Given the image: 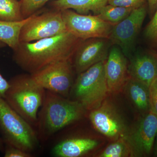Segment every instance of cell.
<instances>
[{
  "mask_svg": "<svg viewBox=\"0 0 157 157\" xmlns=\"http://www.w3.org/2000/svg\"><path fill=\"white\" fill-rule=\"evenodd\" d=\"M82 40L67 32L29 42H20L13 50L16 64L29 74L56 62L73 59Z\"/></svg>",
  "mask_w": 157,
  "mask_h": 157,
  "instance_id": "cell-1",
  "label": "cell"
},
{
  "mask_svg": "<svg viewBox=\"0 0 157 157\" xmlns=\"http://www.w3.org/2000/svg\"><path fill=\"white\" fill-rule=\"evenodd\" d=\"M86 109L81 103L47 90L38 117L39 137L48 138L83 117Z\"/></svg>",
  "mask_w": 157,
  "mask_h": 157,
  "instance_id": "cell-2",
  "label": "cell"
},
{
  "mask_svg": "<svg viewBox=\"0 0 157 157\" xmlns=\"http://www.w3.org/2000/svg\"><path fill=\"white\" fill-rule=\"evenodd\" d=\"M9 82L4 99L31 125L37 126L38 111L44 102L45 90L28 73L16 75Z\"/></svg>",
  "mask_w": 157,
  "mask_h": 157,
  "instance_id": "cell-3",
  "label": "cell"
},
{
  "mask_svg": "<svg viewBox=\"0 0 157 157\" xmlns=\"http://www.w3.org/2000/svg\"><path fill=\"white\" fill-rule=\"evenodd\" d=\"M102 61L78 74L70 92L73 100L82 104L86 110L100 107L109 93Z\"/></svg>",
  "mask_w": 157,
  "mask_h": 157,
  "instance_id": "cell-4",
  "label": "cell"
},
{
  "mask_svg": "<svg viewBox=\"0 0 157 157\" xmlns=\"http://www.w3.org/2000/svg\"><path fill=\"white\" fill-rule=\"evenodd\" d=\"M0 131L6 144L31 153L38 145V135L29 123L0 98Z\"/></svg>",
  "mask_w": 157,
  "mask_h": 157,
  "instance_id": "cell-5",
  "label": "cell"
},
{
  "mask_svg": "<svg viewBox=\"0 0 157 157\" xmlns=\"http://www.w3.org/2000/svg\"><path fill=\"white\" fill-rule=\"evenodd\" d=\"M39 11L29 17L23 26L20 34V42H34L67 31L62 11L51 9L40 14Z\"/></svg>",
  "mask_w": 157,
  "mask_h": 157,
  "instance_id": "cell-6",
  "label": "cell"
},
{
  "mask_svg": "<svg viewBox=\"0 0 157 157\" xmlns=\"http://www.w3.org/2000/svg\"><path fill=\"white\" fill-rule=\"evenodd\" d=\"M73 70L70 59L54 63L31 75L44 89L67 98L74 82Z\"/></svg>",
  "mask_w": 157,
  "mask_h": 157,
  "instance_id": "cell-7",
  "label": "cell"
},
{
  "mask_svg": "<svg viewBox=\"0 0 157 157\" xmlns=\"http://www.w3.org/2000/svg\"><path fill=\"white\" fill-rule=\"evenodd\" d=\"M67 31L81 40L109 39L113 26L97 15L78 14L72 9L62 11Z\"/></svg>",
  "mask_w": 157,
  "mask_h": 157,
  "instance_id": "cell-8",
  "label": "cell"
},
{
  "mask_svg": "<svg viewBox=\"0 0 157 157\" xmlns=\"http://www.w3.org/2000/svg\"><path fill=\"white\" fill-rule=\"evenodd\" d=\"M146 13L144 4L133 9L128 17L113 27L108 39L111 44L118 46L125 56L132 51Z\"/></svg>",
  "mask_w": 157,
  "mask_h": 157,
  "instance_id": "cell-9",
  "label": "cell"
},
{
  "mask_svg": "<svg viewBox=\"0 0 157 157\" xmlns=\"http://www.w3.org/2000/svg\"><path fill=\"white\" fill-rule=\"evenodd\" d=\"M90 111V121L98 132L115 140L127 137L125 125L112 104L104 101L100 107Z\"/></svg>",
  "mask_w": 157,
  "mask_h": 157,
  "instance_id": "cell-10",
  "label": "cell"
},
{
  "mask_svg": "<svg viewBox=\"0 0 157 157\" xmlns=\"http://www.w3.org/2000/svg\"><path fill=\"white\" fill-rule=\"evenodd\" d=\"M109 39L91 38L82 40L73 55V67L77 75L96 63L106 60L110 45Z\"/></svg>",
  "mask_w": 157,
  "mask_h": 157,
  "instance_id": "cell-11",
  "label": "cell"
},
{
  "mask_svg": "<svg viewBox=\"0 0 157 157\" xmlns=\"http://www.w3.org/2000/svg\"><path fill=\"white\" fill-rule=\"evenodd\" d=\"M157 134V115L150 109L140 120L133 134L127 138L134 155L150 153Z\"/></svg>",
  "mask_w": 157,
  "mask_h": 157,
  "instance_id": "cell-12",
  "label": "cell"
},
{
  "mask_svg": "<svg viewBox=\"0 0 157 157\" xmlns=\"http://www.w3.org/2000/svg\"><path fill=\"white\" fill-rule=\"evenodd\" d=\"M104 68L109 93L118 92L130 77L125 56L120 48L114 46L110 49Z\"/></svg>",
  "mask_w": 157,
  "mask_h": 157,
  "instance_id": "cell-13",
  "label": "cell"
},
{
  "mask_svg": "<svg viewBox=\"0 0 157 157\" xmlns=\"http://www.w3.org/2000/svg\"><path fill=\"white\" fill-rule=\"evenodd\" d=\"M98 144V141L92 138L73 137L59 142L52 152L55 157H80L95 148Z\"/></svg>",
  "mask_w": 157,
  "mask_h": 157,
  "instance_id": "cell-14",
  "label": "cell"
},
{
  "mask_svg": "<svg viewBox=\"0 0 157 157\" xmlns=\"http://www.w3.org/2000/svg\"><path fill=\"white\" fill-rule=\"evenodd\" d=\"M128 70L130 77L149 87L157 77V62L148 56H138L132 59Z\"/></svg>",
  "mask_w": 157,
  "mask_h": 157,
  "instance_id": "cell-15",
  "label": "cell"
},
{
  "mask_svg": "<svg viewBox=\"0 0 157 157\" xmlns=\"http://www.w3.org/2000/svg\"><path fill=\"white\" fill-rule=\"evenodd\" d=\"M109 0H54L49 3L51 9L59 11L72 9L82 14L92 11L98 15L102 8L108 4Z\"/></svg>",
  "mask_w": 157,
  "mask_h": 157,
  "instance_id": "cell-16",
  "label": "cell"
},
{
  "mask_svg": "<svg viewBox=\"0 0 157 157\" xmlns=\"http://www.w3.org/2000/svg\"><path fill=\"white\" fill-rule=\"evenodd\" d=\"M128 96L139 110L143 112L150 109L149 87L140 82L129 77L124 87Z\"/></svg>",
  "mask_w": 157,
  "mask_h": 157,
  "instance_id": "cell-17",
  "label": "cell"
},
{
  "mask_svg": "<svg viewBox=\"0 0 157 157\" xmlns=\"http://www.w3.org/2000/svg\"><path fill=\"white\" fill-rule=\"evenodd\" d=\"M28 17L18 21H0V41L12 50L16 49L20 43L21 30Z\"/></svg>",
  "mask_w": 157,
  "mask_h": 157,
  "instance_id": "cell-18",
  "label": "cell"
},
{
  "mask_svg": "<svg viewBox=\"0 0 157 157\" xmlns=\"http://www.w3.org/2000/svg\"><path fill=\"white\" fill-rule=\"evenodd\" d=\"M133 9L107 4L102 8L97 15L106 22L114 26L128 17Z\"/></svg>",
  "mask_w": 157,
  "mask_h": 157,
  "instance_id": "cell-19",
  "label": "cell"
},
{
  "mask_svg": "<svg viewBox=\"0 0 157 157\" xmlns=\"http://www.w3.org/2000/svg\"><path fill=\"white\" fill-rule=\"evenodd\" d=\"M134 155L127 137L121 138L109 144L99 155L100 157H125Z\"/></svg>",
  "mask_w": 157,
  "mask_h": 157,
  "instance_id": "cell-20",
  "label": "cell"
},
{
  "mask_svg": "<svg viewBox=\"0 0 157 157\" xmlns=\"http://www.w3.org/2000/svg\"><path fill=\"white\" fill-rule=\"evenodd\" d=\"M25 19L18 0H0V21H18Z\"/></svg>",
  "mask_w": 157,
  "mask_h": 157,
  "instance_id": "cell-21",
  "label": "cell"
},
{
  "mask_svg": "<svg viewBox=\"0 0 157 157\" xmlns=\"http://www.w3.org/2000/svg\"><path fill=\"white\" fill-rule=\"evenodd\" d=\"M50 0H19L21 12L23 19L40 11Z\"/></svg>",
  "mask_w": 157,
  "mask_h": 157,
  "instance_id": "cell-22",
  "label": "cell"
},
{
  "mask_svg": "<svg viewBox=\"0 0 157 157\" xmlns=\"http://www.w3.org/2000/svg\"><path fill=\"white\" fill-rule=\"evenodd\" d=\"M154 15L144 31L145 36L150 41L157 45V5Z\"/></svg>",
  "mask_w": 157,
  "mask_h": 157,
  "instance_id": "cell-23",
  "label": "cell"
},
{
  "mask_svg": "<svg viewBox=\"0 0 157 157\" xmlns=\"http://www.w3.org/2000/svg\"><path fill=\"white\" fill-rule=\"evenodd\" d=\"M145 2V0H109L108 4L135 9L143 5Z\"/></svg>",
  "mask_w": 157,
  "mask_h": 157,
  "instance_id": "cell-24",
  "label": "cell"
},
{
  "mask_svg": "<svg viewBox=\"0 0 157 157\" xmlns=\"http://www.w3.org/2000/svg\"><path fill=\"white\" fill-rule=\"evenodd\" d=\"M150 110L157 115V77L149 86Z\"/></svg>",
  "mask_w": 157,
  "mask_h": 157,
  "instance_id": "cell-25",
  "label": "cell"
},
{
  "mask_svg": "<svg viewBox=\"0 0 157 157\" xmlns=\"http://www.w3.org/2000/svg\"><path fill=\"white\" fill-rule=\"evenodd\" d=\"M32 155L19 148L6 144L4 150V157H30Z\"/></svg>",
  "mask_w": 157,
  "mask_h": 157,
  "instance_id": "cell-26",
  "label": "cell"
},
{
  "mask_svg": "<svg viewBox=\"0 0 157 157\" xmlns=\"http://www.w3.org/2000/svg\"><path fill=\"white\" fill-rule=\"evenodd\" d=\"M9 87V81L3 77L0 72V98H5L6 93Z\"/></svg>",
  "mask_w": 157,
  "mask_h": 157,
  "instance_id": "cell-27",
  "label": "cell"
},
{
  "mask_svg": "<svg viewBox=\"0 0 157 157\" xmlns=\"http://www.w3.org/2000/svg\"><path fill=\"white\" fill-rule=\"evenodd\" d=\"M148 3L149 8L151 12L155 10L157 5V0H145Z\"/></svg>",
  "mask_w": 157,
  "mask_h": 157,
  "instance_id": "cell-28",
  "label": "cell"
},
{
  "mask_svg": "<svg viewBox=\"0 0 157 157\" xmlns=\"http://www.w3.org/2000/svg\"><path fill=\"white\" fill-rule=\"evenodd\" d=\"M5 150V147H4V144L2 139L0 138V151H4Z\"/></svg>",
  "mask_w": 157,
  "mask_h": 157,
  "instance_id": "cell-29",
  "label": "cell"
},
{
  "mask_svg": "<svg viewBox=\"0 0 157 157\" xmlns=\"http://www.w3.org/2000/svg\"><path fill=\"white\" fill-rule=\"evenodd\" d=\"M6 46H7V45L6 44L0 41V48H4V47H6Z\"/></svg>",
  "mask_w": 157,
  "mask_h": 157,
  "instance_id": "cell-30",
  "label": "cell"
},
{
  "mask_svg": "<svg viewBox=\"0 0 157 157\" xmlns=\"http://www.w3.org/2000/svg\"><path fill=\"white\" fill-rule=\"evenodd\" d=\"M156 155L157 156V148H156Z\"/></svg>",
  "mask_w": 157,
  "mask_h": 157,
  "instance_id": "cell-31",
  "label": "cell"
},
{
  "mask_svg": "<svg viewBox=\"0 0 157 157\" xmlns=\"http://www.w3.org/2000/svg\"><path fill=\"white\" fill-rule=\"evenodd\" d=\"M18 1H19V0H18Z\"/></svg>",
  "mask_w": 157,
  "mask_h": 157,
  "instance_id": "cell-32",
  "label": "cell"
}]
</instances>
